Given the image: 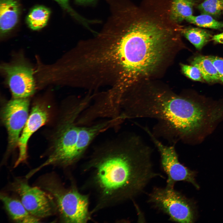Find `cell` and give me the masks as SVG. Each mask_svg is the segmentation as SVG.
Returning <instances> with one entry per match:
<instances>
[{
	"instance_id": "cell-1",
	"label": "cell",
	"mask_w": 223,
	"mask_h": 223,
	"mask_svg": "<svg viewBox=\"0 0 223 223\" xmlns=\"http://www.w3.org/2000/svg\"><path fill=\"white\" fill-rule=\"evenodd\" d=\"M120 11L118 27L101 33L90 43L88 59L97 82L122 96L158 68L181 26L166 11L149 4H132Z\"/></svg>"
},
{
	"instance_id": "cell-2",
	"label": "cell",
	"mask_w": 223,
	"mask_h": 223,
	"mask_svg": "<svg viewBox=\"0 0 223 223\" xmlns=\"http://www.w3.org/2000/svg\"><path fill=\"white\" fill-rule=\"evenodd\" d=\"M151 148L138 136L122 133L97 146L85 165L98 197L92 212L131 199L143 191L154 171Z\"/></svg>"
},
{
	"instance_id": "cell-3",
	"label": "cell",
	"mask_w": 223,
	"mask_h": 223,
	"mask_svg": "<svg viewBox=\"0 0 223 223\" xmlns=\"http://www.w3.org/2000/svg\"><path fill=\"white\" fill-rule=\"evenodd\" d=\"M125 114L127 119L158 120L157 130L175 140L193 136L203 125L206 115L200 102L161 91L135 96L126 107Z\"/></svg>"
},
{
	"instance_id": "cell-4",
	"label": "cell",
	"mask_w": 223,
	"mask_h": 223,
	"mask_svg": "<svg viewBox=\"0 0 223 223\" xmlns=\"http://www.w3.org/2000/svg\"><path fill=\"white\" fill-rule=\"evenodd\" d=\"M90 101L85 97H74L63 113L50 154L47 160L36 168L38 171L50 165H72L82 158L94 139L107 130L116 127L115 119H107L88 125L77 124V119L88 107Z\"/></svg>"
},
{
	"instance_id": "cell-5",
	"label": "cell",
	"mask_w": 223,
	"mask_h": 223,
	"mask_svg": "<svg viewBox=\"0 0 223 223\" xmlns=\"http://www.w3.org/2000/svg\"><path fill=\"white\" fill-rule=\"evenodd\" d=\"M40 186L53 197L62 222L85 223L90 218L87 196L74 186L65 188L55 176L47 175L39 180Z\"/></svg>"
},
{
	"instance_id": "cell-6",
	"label": "cell",
	"mask_w": 223,
	"mask_h": 223,
	"mask_svg": "<svg viewBox=\"0 0 223 223\" xmlns=\"http://www.w3.org/2000/svg\"><path fill=\"white\" fill-rule=\"evenodd\" d=\"M148 202L168 215L171 220L193 223L195 211L193 204L174 187H155L149 195Z\"/></svg>"
},
{
	"instance_id": "cell-7",
	"label": "cell",
	"mask_w": 223,
	"mask_h": 223,
	"mask_svg": "<svg viewBox=\"0 0 223 223\" xmlns=\"http://www.w3.org/2000/svg\"><path fill=\"white\" fill-rule=\"evenodd\" d=\"M10 188L19 196L24 206L33 216L40 219L57 212L52 196L40 188L31 186L25 181L17 178L11 183Z\"/></svg>"
},
{
	"instance_id": "cell-8",
	"label": "cell",
	"mask_w": 223,
	"mask_h": 223,
	"mask_svg": "<svg viewBox=\"0 0 223 223\" xmlns=\"http://www.w3.org/2000/svg\"><path fill=\"white\" fill-rule=\"evenodd\" d=\"M144 129L149 134L160 153L161 167L167 176L166 186L174 187L177 182L184 181L191 183L199 188L195 179V172L179 162L174 146L164 145L147 128L144 127Z\"/></svg>"
},
{
	"instance_id": "cell-9",
	"label": "cell",
	"mask_w": 223,
	"mask_h": 223,
	"mask_svg": "<svg viewBox=\"0 0 223 223\" xmlns=\"http://www.w3.org/2000/svg\"><path fill=\"white\" fill-rule=\"evenodd\" d=\"M29 101L28 98H14L1 111V117L8 133L9 151L18 145L22 131L28 117Z\"/></svg>"
},
{
	"instance_id": "cell-10",
	"label": "cell",
	"mask_w": 223,
	"mask_h": 223,
	"mask_svg": "<svg viewBox=\"0 0 223 223\" xmlns=\"http://www.w3.org/2000/svg\"><path fill=\"white\" fill-rule=\"evenodd\" d=\"M1 69L14 98H28L35 92L33 72L24 62L3 64Z\"/></svg>"
},
{
	"instance_id": "cell-11",
	"label": "cell",
	"mask_w": 223,
	"mask_h": 223,
	"mask_svg": "<svg viewBox=\"0 0 223 223\" xmlns=\"http://www.w3.org/2000/svg\"><path fill=\"white\" fill-rule=\"evenodd\" d=\"M49 114L47 109L42 104H36L32 108L18 141L19 154L14 167L26 160L28 140L35 132L47 122Z\"/></svg>"
},
{
	"instance_id": "cell-12",
	"label": "cell",
	"mask_w": 223,
	"mask_h": 223,
	"mask_svg": "<svg viewBox=\"0 0 223 223\" xmlns=\"http://www.w3.org/2000/svg\"><path fill=\"white\" fill-rule=\"evenodd\" d=\"M0 199L8 215L14 221L23 223L39 222L40 219L30 214L20 200L3 194H1Z\"/></svg>"
},
{
	"instance_id": "cell-13",
	"label": "cell",
	"mask_w": 223,
	"mask_h": 223,
	"mask_svg": "<svg viewBox=\"0 0 223 223\" xmlns=\"http://www.w3.org/2000/svg\"><path fill=\"white\" fill-rule=\"evenodd\" d=\"M20 13L17 0H0V28L1 35L7 34L18 23Z\"/></svg>"
},
{
	"instance_id": "cell-14",
	"label": "cell",
	"mask_w": 223,
	"mask_h": 223,
	"mask_svg": "<svg viewBox=\"0 0 223 223\" xmlns=\"http://www.w3.org/2000/svg\"><path fill=\"white\" fill-rule=\"evenodd\" d=\"M196 3L194 0H171L170 16L175 22L179 24L191 16Z\"/></svg>"
},
{
	"instance_id": "cell-15",
	"label": "cell",
	"mask_w": 223,
	"mask_h": 223,
	"mask_svg": "<svg viewBox=\"0 0 223 223\" xmlns=\"http://www.w3.org/2000/svg\"><path fill=\"white\" fill-rule=\"evenodd\" d=\"M191 63L199 68L203 79L206 81L213 82L220 81L216 68L208 56H196L191 61Z\"/></svg>"
},
{
	"instance_id": "cell-16",
	"label": "cell",
	"mask_w": 223,
	"mask_h": 223,
	"mask_svg": "<svg viewBox=\"0 0 223 223\" xmlns=\"http://www.w3.org/2000/svg\"><path fill=\"white\" fill-rule=\"evenodd\" d=\"M50 14V10L43 6H38L33 8L27 18L29 27L34 30H39L46 24Z\"/></svg>"
},
{
	"instance_id": "cell-17",
	"label": "cell",
	"mask_w": 223,
	"mask_h": 223,
	"mask_svg": "<svg viewBox=\"0 0 223 223\" xmlns=\"http://www.w3.org/2000/svg\"><path fill=\"white\" fill-rule=\"evenodd\" d=\"M181 33L198 50H201L212 37L208 32L198 28H186L182 29Z\"/></svg>"
},
{
	"instance_id": "cell-18",
	"label": "cell",
	"mask_w": 223,
	"mask_h": 223,
	"mask_svg": "<svg viewBox=\"0 0 223 223\" xmlns=\"http://www.w3.org/2000/svg\"><path fill=\"white\" fill-rule=\"evenodd\" d=\"M185 20L199 27L216 29L223 28V22L217 21L212 16L206 14H202L196 16L192 15Z\"/></svg>"
},
{
	"instance_id": "cell-19",
	"label": "cell",
	"mask_w": 223,
	"mask_h": 223,
	"mask_svg": "<svg viewBox=\"0 0 223 223\" xmlns=\"http://www.w3.org/2000/svg\"><path fill=\"white\" fill-rule=\"evenodd\" d=\"M202 14L218 16L223 11L222 0H204L198 6Z\"/></svg>"
},
{
	"instance_id": "cell-20",
	"label": "cell",
	"mask_w": 223,
	"mask_h": 223,
	"mask_svg": "<svg viewBox=\"0 0 223 223\" xmlns=\"http://www.w3.org/2000/svg\"><path fill=\"white\" fill-rule=\"evenodd\" d=\"M181 70L183 73L190 78L197 81H201L203 79L199 68L194 65L184 64L181 65Z\"/></svg>"
},
{
	"instance_id": "cell-21",
	"label": "cell",
	"mask_w": 223,
	"mask_h": 223,
	"mask_svg": "<svg viewBox=\"0 0 223 223\" xmlns=\"http://www.w3.org/2000/svg\"><path fill=\"white\" fill-rule=\"evenodd\" d=\"M216 68L220 81L223 82V58L214 56H208Z\"/></svg>"
},
{
	"instance_id": "cell-22",
	"label": "cell",
	"mask_w": 223,
	"mask_h": 223,
	"mask_svg": "<svg viewBox=\"0 0 223 223\" xmlns=\"http://www.w3.org/2000/svg\"><path fill=\"white\" fill-rule=\"evenodd\" d=\"M58 2L64 9L67 10L69 12H71L72 14L75 15V13L73 11L72 9L69 6L68 0H55Z\"/></svg>"
},
{
	"instance_id": "cell-23",
	"label": "cell",
	"mask_w": 223,
	"mask_h": 223,
	"mask_svg": "<svg viewBox=\"0 0 223 223\" xmlns=\"http://www.w3.org/2000/svg\"><path fill=\"white\" fill-rule=\"evenodd\" d=\"M212 39L216 42L223 44V33L214 35Z\"/></svg>"
},
{
	"instance_id": "cell-24",
	"label": "cell",
	"mask_w": 223,
	"mask_h": 223,
	"mask_svg": "<svg viewBox=\"0 0 223 223\" xmlns=\"http://www.w3.org/2000/svg\"><path fill=\"white\" fill-rule=\"evenodd\" d=\"M77 2L81 3H85L90 2L94 0H76Z\"/></svg>"
},
{
	"instance_id": "cell-25",
	"label": "cell",
	"mask_w": 223,
	"mask_h": 223,
	"mask_svg": "<svg viewBox=\"0 0 223 223\" xmlns=\"http://www.w3.org/2000/svg\"><path fill=\"white\" fill-rule=\"evenodd\" d=\"M222 4L223 9V0H222Z\"/></svg>"
}]
</instances>
